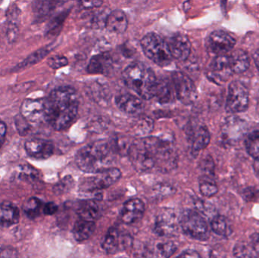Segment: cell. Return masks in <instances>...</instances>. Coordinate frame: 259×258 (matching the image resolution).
Instances as JSON below:
<instances>
[{
	"label": "cell",
	"mask_w": 259,
	"mask_h": 258,
	"mask_svg": "<svg viewBox=\"0 0 259 258\" xmlns=\"http://www.w3.org/2000/svg\"><path fill=\"white\" fill-rule=\"evenodd\" d=\"M79 98L71 86H60L45 98V122L57 131L65 130L78 113Z\"/></svg>",
	"instance_id": "cell-1"
},
{
	"label": "cell",
	"mask_w": 259,
	"mask_h": 258,
	"mask_svg": "<svg viewBox=\"0 0 259 258\" xmlns=\"http://www.w3.org/2000/svg\"><path fill=\"white\" fill-rule=\"evenodd\" d=\"M115 151L110 142L98 140L80 148L75 156L79 169L88 174H97L112 168Z\"/></svg>",
	"instance_id": "cell-2"
},
{
	"label": "cell",
	"mask_w": 259,
	"mask_h": 258,
	"mask_svg": "<svg viewBox=\"0 0 259 258\" xmlns=\"http://www.w3.org/2000/svg\"><path fill=\"white\" fill-rule=\"evenodd\" d=\"M124 83L143 99H151L155 95L158 79L153 71L144 64L134 62L124 69Z\"/></svg>",
	"instance_id": "cell-3"
},
{
	"label": "cell",
	"mask_w": 259,
	"mask_h": 258,
	"mask_svg": "<svg viewBox=\"0 0 259 258\" xmlns=\"http://www.w3.org/2000/svg\"><path fill=\"white\" fill-rule=\"evenodd\" d=\"M152 150L155 161V167L162 172L173 171L178 166V156L171 139L160 136L143 138Z\"/></svg>",
	"instance_id": "cell-4"
},
{
	"label": "cell",
	"mask_w": 259,
	"mask_h": 258,
	"mask_svg": "<svg viewBox=\"0 0 259 258\" xmlns=\"http://www.w3.org/2000/svg\"><path fill=\"white\" fill-rule=\"evenodd\" d=\"M141 46L146 57L158 66H167L173 60L167 41L157 33L145 35L141 39Z\"/></svg>",
	"instance_id": "cell-5"
},
{
	"label": "cell",
	"mask_w": 259,
	"mask_h": 258,
	"mask_svg": "<svg viewBox=\"0 0 259 258\" xmlns=\"http://www.w3.org/2000/svg\"><path fill=\"white\" fill-rule=\"evenodd\" d=\"M180 227L189 237L205 241L209 238L210 231L205 218L196 211L186 210L179 218Z\"/></svg>",
	"instance_id": "cell-6"
},
{
	"label": "cell",
	"mask_w": 259,
	"mask_h": 258,
	"mask_svg": "<svg viewBox=\"0 0 259 258\" xmlns=\"http://www.w3.org/2000/svg\"><path fill=\"white\" fill-rule=\"evenodd\" d=\"M128 156L133 166L138 172H147L155 167L153 153L143 138L131 143Z\"/></svg>",
	"instance_id": "cell-7"
},
{
	"label": "cell",
	"mask_w": 259,
	"mask_h": 258,
	"mask_svg": "<svg viewBox=\"0 0 259 258\" xmlns=\"http://www.w3.org/2000/svg\"><path fill=\"white\" fill-rule=\"evenodd\" d=\"M121 172L116 168H110L88 177L80 183L81 191L86 192H97L110 187L121 178Z\"/></svg>",
	"instance_id": "cell-8"
},
{
	"label": "cell",
	"mask_w": 259,
	"mask_h": 258,
	"mask_svg": "<svg viewBox=\"0 0 259 258\" xmlns=\"http://www.w3.org/2000/svg\"><path fill=\"white\" fill-rule=\"evenodd\" d=\"M171 81L176 98L184 105H191L197 98V89L189 76L181 71H175Z\"/></svg>",
	"instance_id": "cell-9"
},
{
	"label": "cell",
	"mask_w": 259,
	"mask_h": 258,
	"mask_svg": "<svg viewBox=\"0 0 259 258\" xmlns=\"http://www.w3.org/2000/svg\"><path fill=\"white\" fill-rule=\"evenodd\" d=\"M249 91L239 80H234L228 87L226 110L230 113L245 112L249 106Z\"/></svg>",
	"instance_id": "cell-10"
},
{
	"label": "cell",
	"mask_w": 259,
	"mask_h": 258,
	"mask_svg": "<svg viewBox=\"0 0 259 258\" xmlns=\"http://www.w3.org/2000/svg\"><path fill=\"white\" fill-rule=\"evenodd\" d=\"M180 227L179 218L171 209H163L157 215L154 224V232L160 237L175 236Z\"/></svg>",
	"instance_id": "cell-11"
},
{
	"label": "cell",
	"mask_w": 259,
	"mask_h": 258,
	"mask_svg": "<svg viewBox=\"0 0 259 258\" xmlns=\"http://www.w3.org/2000/svg\"><path fill=\"white\" fill-rule=\"evenodd\" d=\"M133 239L117 228H110L105 236L102 247L109 254H116L128 249L132 245Z\"/></svg>",
	"instance_id": "cell-12"
},
{
	"label": "cell",
	"mask_w": 259,
	"mask_h": 258,
	"mask_svg": "<svg viewBox=\"0 0 259 258\" xmlns=\"http://www.w3.org/2000/svg\"><path fill=\"white\" fill-rule=\"evenodd\" d=\"M236 44V39L228 32L215 30L207 39L208 49L216 56H225L229 53Z\"/></svg>",
	"instance_id": "cell-13"
},
{
	"label": "cell",
	"mask_w": 259,
	"mask_h": 258,
	"mask_svg": "<svg viewBox=\"0 0 259 258\" xmlns=\"http://www.w3.org/2000/svg\"><path fill=\"white\" fill-rule=\"evenodd\" d=\"M246 131V124L244 121L237 117H231L227 118L222 126L221 139L225 145H232L242 139Z\"/></svg>",
	"instance_id": "cell-14"
},
{
	"label": "cell",
	"mask_w": 259,
	"mask_h": 258,
	"mask_svg": "<svg viewBox=\"0 0 259 258\" xmlns=\"http://www.w3.org/2000/svg\"><path fill=\"white\" fill-rule=\"evenodd\" d=\"M21 115L28 123L45 122V98H27L21 106Z\"/></svg>",
	"instance_id": "cell-15"
},
{
	"label": "cell",
	"mask_w": 259,
	"mask_h": 258,
	"mask_svg": "<svg viewBox=\"0 0 259 258\" xmlns=\"http://www.w3.org/2000/svg\"><path fill=\"white\" fill-rule=\"evenodd\" d=\"M234 74L229 56H216L208 67V77L216 83H222L229 80Z\"/></svg>",
	"instance_id": "cell-16"
},
{
	"label": "cell",
	"mask_w": 259,
	"mask_h": 258,
	"mask_svg": "<svg viewBox=\"0 0 259 258\" xmlns=\"http://www.w3.org/2000/svg\"><path fill=\"white\" fill-rule=\"evenodd\" d=\"M167 42L174 59L183 62L188 59L191 51V42L186 35L177 33Z\"/></svg>",
	"instance_id": "cell-17"
},
{
	"label": "cell",
	"mask_w": 259,
	"mask_h": 258,
	"mask_svg": "<svg viewBox=\"0 0 259 258\" xmlns=\"http://www.w3.org/2000/svg\"><path fill=\"white\" fill-rule=\"evenodd\" d=\"M26 152L35 159H47L54 152L53 142L46 139H33L27 140L24 145Z\"/></svg>",
	"instance_id": "cell-18"
},
{
	"label": "cell",
	"mask_w": 259,
	"mask_h": 258,
	"mask_svg": "<svg viewBox=\"0 0 259 258\" xmlns=\"http://www.w3.org/2000/svg\"><path fill=\"white\" fill-rule=\"evenodd\" d=\"M115 66V61L110 53H104L96 55L90 61L87 71L90 74H106L112 72Z\"/></svg>",
	"instance_id": "cell-19"
},
{
	"label": "cell",
	"mask_w": 259,
	"mask_h": 258,
	"mask_svg": "<svg viewBox=\"0 0 259 258\" xmlns=\"http://www.w3.org/2000/svg\"><path fill=\"white\" fill-rule=\"evenodd\" d=\"M145 212L144 203L139 198H132L126 201L121 212L123 223L132 224L140 221Z\"/></svg>",
	"instance_id": "cell-20"
},
{
	"label": "cell",
	"mask_w": 259,
	"mask_h": 258,
	"mask_svg": "<svg viewBox=\"0 0 259 258\" xmlns=\"http://www.w3.org/2000/svg\"><path fill=\"white\" fill-rule=\"evenodd\" d=\"M176 244L172 241H160L148 245L145 251L146 258H170L177 251Z\"/></svg>",
	"instance_id": "cell-21"
},
{
	"label": "cell",
	"mask_w": 259,
	"mask_h": 258,
	"mask_svg": "<svg viewBox=\"0 0 259 258\" xmlns=\"http://www.w3.org/2000/svg\"><path fill=\"white\" fill-rule=\"evenodd\" d=\"M115 103L118 109L127 115H137L142 112L143 103L141 98L131 93H124L118 95Z\"/></svg>",
	"instance_id": "cell-22"
},
{
	"label": "cell",
	"mask_w": 259,
	"mask_h": 258,
	"mask_svg": "<svg viewBox=\"0 0 259 258\" xmlns=\"http://www.w3.org/2000/svg\"><path fill=\"white\" fill-rule=\"evenodd\" d=\"M105 27L111 33H124L128 27L127 15L121 10H115L108 15Z\"/></svg>",
	"instance_id": "cell-23"
},
{
	"label": "cell",
	"mask_w": 259,
	"mask_h": 258,
	"mask_svg": "<svg viewBox=\"0 0 259 258\" xmlns=\"http://www.w3.org/2000/svg\"><path fill=\"white\" fill-rule=\"evenodd\" d=\"M20 212L16 205L9 201L0 204V228H8L18 224Z\"/></svg>",
	"instance_id": "cell-24"
},
{
	"label": "cell",
	"mask_w": 259,
	"mask_h": 258,
	"mask_svg": "<svg viewBox=\"0 0 259 258\" xmlns=\"http://www.w3.org/2000/svg\"><path fill=\"white\" fill-rule=\"evenodd\" d=\"M175 97L176 95L171 80L167 78L158 80L154 98H156L160 104H170L175 101Z\"/></svg>",
	"instance_id": "cell-25"
},
{
	"label": "cell",
	"mask_w": 259,
	"mask_h": 258,
	"mask_svg": "<svg viewBox=\"0 0 259 258\" xmlns=\"http://www.w3.org/2000/svg\"><path fill=\"white\" fill-rule=\"evenodd\" d=\"M211 140L209 131L205 126H200L192 132L190 135L192 151L194 154H198L199 151L205 149Z\"/></svg>",
	"instance_id": "cell-26"
},
{
	"label": "cell",
	"mask_w": 259,
	"mask_h": 258,
	"mask_svg": "<svg viewBox=\"0 0 259 258\" xmlns=\"http://www.w3.org/2000/svg\"><path fill=\"white\" fill-rule=\"evenodd\" d=\"M77 213L80 219L95 222L101 215V209L97 201L94 200H88L81 201L78 204Z\"/></svg>",
	"instance_id": "cell-27"
},
{
	"label": "cell",
	"mask_w": 259,
	"mask_h": 258,
	"mask_svg": "<svg viewBox=\"0 0 259 258\" xmlns=\"http://www.w3.org/2000/svg\"><path fill=\"white\" fill-rule=\"evenodd\" d=\"M95 230V222L85 221L79 218L73 227V236L77 242H83L88 240L93 236Z\"/></svg>",
	"instance_id": "cell-28"
},
{
	"label": "cell",
	"mask_w": 259,
	"mask_h": 258,
	"mask_svg": "<svg viewBox=\"0 0 259 258\" xmlns=\"http://www.w3.org/2000/svg\"><path fill=\"white\" fill-rule=\"evenodd\" d=\"M20 12L19 9L15 5L10 6L6 12L8 18L7 37L10 42H14L18 36Z\"/></svg>",
	"instance_id": "cell-29"
},
{
	"label": "cell",
	"mask_w": 259,
	"mask_h": 258,
	"mask_svg": "<svg viewBox=\"0 0 259 258\" xmlns=\"http://www.w3.org/2000/svg\"><path fill=\"white\" fill-rule=\"evenodd\" d=\"M231 68L234 74H241L245 72L250 65L249 56L246 51L237 49L229 56Z\"/></svg>",
	"instance_id": "cell-30"
},
{
	"label": "cell",
	"mask_w": 259,
	"mask_h": 258,
	"mask_svg": "<svg viewBox=\"0 0 259 258\" xmlns=\"http://www.w3.org/2000/svg\"><path fill=\"white\" fill-rule=\"evenodd\" d=\"M211 230L216 234L222 236H228L232 233L230 221L225 217L216 215L211 221Z\"/></svg>",
	"instance_id": "cell-31"
},
{
	"label": "cell",
	"mask_w": 259,
	"mask_h": 258,
	"mask_svg": "<svg viewBox=\"0 0 259 258\" xmlns=\"http://www.w3.org/2000/svg\"><path fill=\"white\" fill-rule=\"evenodd\" d=\"M51 50L52 48L50 46L44 47V48L36 50V51L27 56L21 63L17 65L16 69H22V68H25L29 66L30 67L32 65H35V64L38 63V62L42 60L51 51Z\"/></svg>",
	"instance_id": "cell-32"
},
{
	"label": "cell",
	"mask_w": 259,
	"mask_h": 258,
	"mask_svg": "<svg viewBox=\"0 0 259 258\" xmlns=\"http://www.w3.org/2000/svg\"><path fill=\"white\" fill-rule=\"evenodd\" d=\"M246 151L251 157L259 162V130L251 132L245 139Z\"/></svg>",
	"instance_id": "cell-33"
},
{
	"label": "cell",
	"mask_w": 259,
	"mask_h": 258,
	"mask_svg": "<svg viewBox=\"0 0 259 258\" xmlns=\"http://www.w3.org/2000/svg\"><path fill=\"white\" fill-rule=\"evenodd\" d=\"M55 2H35L33 6V12H34L36 19H44L46 17L50 15L52 11L56 8Z\"/></svg>",
	"instance_id": "cell-34"
},
{
	"label": "cell",
	"mask_w": 259,
	"mask_h": 258,
	"mask_svg": "<svg viewBox=\"0 0 259 258\" xmlns=\"http://www.w3.org/2000/svg\"><path fill=\"white\" fill-rule=\"evenodd\" d=\"M234 258H259L253 247L244 242L237 244L234 249Z\"/></svg>",
	"instance_id": "cell-35"
},
{
	"label": "cell",
	"mask_w": 259,
	"mask_h": 258,
	"mask_svg": "<svg viewBox=\"0 0 259 258\" xmlns=\"http://www.w3.org/2000/svg\"><path fill=\"white\" fill-rule=\"evenodd\" d=\"M41 206H42V203L40 200L38 199L36 197H32L24 203L23 205V210L29 218L33 219L39 215Z\"/></svg>",
	"instance_id": "cell-36"
},
{
	"label": "cell",
	"mask_w": 259,
	"mask_h": 258,
	"mask_svg": "<svg viewBox=\"0 0 259 258\" xmlns=\"http://www.w3.org/2000/svg\"><path fill=\"white\" fill-rule=\"evenodd\" d=\"M18 179L26 181H36L39 179V172L30 165H21L18 168Z\"/></svg>",
	"instance_id": "cell-37"
},
{
	"label": "cell",
	"mask_w": 259,
	"mask_h": 258,
	"mask_svg": "<svg viewBox=\"0 0 259 258\" xmlns=\"http://www.w3.org/2000/svg\"><path fill=\"white\" fill-rule=\"evenodd\" d=\"M205 178L206 179H203L200 182V185H199L201 194L205 197L214 196L219 192L217 185L211 177H205Z\"/></svg>",
	"instance_id": "cell-38"
},
{
	"label": "cell",
	"mask_w": 259,
	"mask_h": 258,
	"mask_svg": "<svg viewBox=\"0 0 259 258\" xmlns=\"http://www.w3.org/2000/svg\"><path fill=\"white\" fill-rule=\"evenodd\" d=\"M153 121L150 118H146L140 120L134 127V133L137 136H145L151 133L153 130Z\"/></svg>",
	"instance_id": "cell-39"
},
{
	"label": "cell",
	"mask_w": 259,
	"mask_h": 258,
	"mask_svg": "<svg viewBox=\"0 0 259 258\" xmlns=\"http://www.w3.org/2000/svg\"><path fill=\"white\" fill-rule=\"evenodd\" d=\"M74 182L71 176L64 177L61 181L53 188V191L56 195H62L69 192L74 187Z\"/></svg>",
	"instance_id": "cell-40"
},
{
	"label": "cell",
	"mask_w": 259,
	"mask_h": 258,
	"mask_svg": "<svg viewBox=\"0 0 259 258\" xmlns=\"http://www.w3.org/2000/svg\"><path fill=\"white\" fill-rule=\"evenodd\" d=\"M68 13H69L68 11H65V12H62V13L59 14L57 16L55 17V18L49 23L48 25H47V34H53V33L59 30L61 26L63 24L65 18L68 16Z\"/></svg>",
	"instance_id": "cell-41"
},
{
	"label": "cell",
	"mask_w": 259,
	"mask_h": 258,
	"mask_svg": "<svg viewBox=\"0 0 259 258\" xmlns=\"http://www.w3.org/2000/svg\"><path fill=\"white\" fill-rule=\"evenodd\" d=\"M200 169L205 173V177H211L214 174V164L212 158L206 156L202 159L200 163Z\"/></svg>",
	"instance_id": "cell-42"
},
{
	"label": "cell",
	"mask_w": 259,
	"mask_h": 258,
	"mask_svg": "<svg viewBox=\"0 0 259 258\" xmlns=\"http://www.w3.org/2000/svg\"><path fill=\"white\" fill-rule=\"evenodd\" d=\"M47 64L53 69H59L68 65V61L65 56H56L49 59Z\"/></svg>",
	"instance_id": "cell-43"
},
{
	"label": "cell",
	"mask_w": 259,
	"mask_h": 258,
	"mask_svg": "<svg viewBox=\"0 0 259 258\" xmlns=\"http://www.w3.org/2000/svg\"><path fill=\"white\" fill-rule=\"evenodd\" d=\"M175 192V189H174L173 186L168 184H158L153 189L154 193L160 197L168 196Z\"/></svg>",
	"instance_id": "cell-44"
},
{
	"label": "cell",
	"mask_w": 259,
	"mask_h": 258,
	"mask_svg": "<svg viewBox=\"0 0 259 258\" xmlns=\"http://www.w3.org/2000/svg\"><path fill=\"white\" fill-rule=\"evenodd\" d=\"M17 118H18V120H16V121H15L17 130H18L20 134L24 136V135H26V133H27V131H28L29 128H30L28 125V122H27L21 115V117H17Z\"/></svg>",
	"instance_id": "cell-45"
},
{
	"label": "cell",
	"mask_w": 259,
	"mask_h": 258,
	"mask_svg": "<svg viewBox=\"0 0 259 258\" xmlns=\"http://www.w3.org/2000/svg\"><path fill=\"white\" fill-rule=\"evenodd\" d=\"M0 258H18V251L10 247H0Z\"/></svg>",
	"instance_id": "cell-46"
},
{
	"label": "cell",
	"mask_w": 259,
	"mask_h": 258,
	"mask_svg": "<svg viewBox=\"0 0 259 258\" xmlns=\"http://www.w3.org/2000/svg\"><path fill=\"white\" fill-rule=\"evenodd\" d=\"M196 207L203 215L212 214V211L210 209L209 206L207 204V202H205V201H202V200H198L196 201Z\"/></svg>",
	"instance_id": "cell-47"
},
{
	"label": "cell",
	"mask_w": 259,
	"mask_h": 258,
	"mask_svg": "<svg viewBox=\"0 0 259 258\" xmlns=\"http://www.w3.org/2000/svg\"><path fill=\"white\" fill-rule=\"evenodd\" d=\"M58 206L54 202H49L44 207V213L46 215H53L57 212Z\"/></svg>",
	"instance_id": "cell-48"
},
{
	"label": "cell",
	"mask_w": 259,
	"mask_h": 258,
	"mask_svg": "<svg viewBox=\"0 0 259 258\" xmlns=\"http://www.w3.org/2000/svg\"><path fill=\"white\" fill-rule=\"evenodd\" d=\"M103 2L102 1H88V2H81L80 5L84 9H94V8H100L103 5Z\"/></svg>",
	"instance_id": "cell-49"
},
{
	"label": "cell",
	"mask_w": 259,
	"mask_h": 258,
	"mask_svg": "<svg viewBox=\"0 0 259 258\" xmlns=\"http://www.w3.org/2000/svg\"><path fill=\"white\" fill-rule=\"evenodd\" d=\"M176 258H202L200 254L197 251H193V250H187L181 253L179 256Z\"/></svg>",
	"instance_id": "cell-50"
},
{
	"label": "cell",
	"mask_w": 259,
	"mask_h": 258,
	"mask_svg": "<svg viewBox=\"0 0 259 258\" xmlns=\"http://www.w3.org/2000/svg\"><path fill=\"white\" fill-rule=\"evenodd\" d=\"M6 132H7V127H6V124L0 120V148L4 143Z\"/></svg>",
	"instance_id": "cell-51"
},
{
	"label": "cell",
	"mask_w": 259,
	"mask_h": 258,
	"mask_svg": "<svg viewBox=\"0 0 259 258\" xmlns=\"http://www.w3.org/2000/svg\"><path fill=\"white\" fill-rule=\"evenodd\" d=\"M209 258H224L223 256L222 255L219 251H218L217 250H213V251H211L210 253Z\"/></svg>",
	"instance_id": "cell-52"
},
{
	"label": "cell",
	"mask_w": 259,
	"mask_h": 258,
	"mask_svg": "<svg viewBox=\"0 0 259 258\" xmlns=\"http://www.w3.org/2000/svg\"><path fill=\"white\" fill-rule=\"evenodd\" d=\"M253 59L255 61V65H256L257 69L259 71V51H255L253 55Z\"/></svg>",
	"instance_id": "cell-53"
},
{
	"label": "cell",
	"mask_w": 259,
	"mask_h": 258,
	"mask_svg": "<svg viewBox=\"0 0 259 258\" xmlns=\"http://www.w3.org/2000/svg\"><path fill=\"white\" fill-rule=\"evenodd\" d=\"M254 249H255V252L258 254V255L259 256V239L258 241H256L255 242V243L253 245Z\"/></svg>",
	"instance_id": "cell-54"
},
{
	"label": "cell",
	"mask_w": 259,
	"mask_h": 258,
	"mask_svg": "<svg viewBox=\"0 0 259 258\" xmlns=\"http://www.w3.org/2000/svg\"><path fill=\"white\" fill-rule=\"evenodd\" d=\"M257 110L259 112V91L258 93V96H257Z\"/></svg>",
	"instance_id": "cell-55"
}]
</instances>
